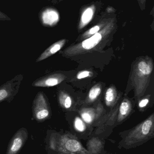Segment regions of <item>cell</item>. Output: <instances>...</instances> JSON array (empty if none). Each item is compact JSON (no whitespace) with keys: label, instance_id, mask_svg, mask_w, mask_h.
Segmentation results:
<instances>
[{"label":"cell","instance_id":"cell-2","mask_svg":"<svg viewBox=\"0 0 154 154\" xmlns=\"http://www.w3.org/2000/svg\"><path fill=\"white\" fill-rule=\"evenodd\" d=\"M153 69V63L150 58L140 59L135 64L131 80L137 97H139L144 94L149 84Z\"/></svg>","mask_w":154,"mask_h":154},{"label":"cell","instance_id":"cell-15","mask_svg":"<svg viewBox=\"0 0 154 154\" xmlns=\"http://www.w3.org/2000/svg\"><path fill=\"white\" fill-rule=\"evenodd\" d=\"M73 126L75 131L80 134V138H81V134L86 131V126L83 120L79 117H76L74 119Z\"/></svg>","mask_w":154,"mask_h":154},{"label":"cell","instance_id":"cell-3","mask_svg":"<svg viewBox=\"0 0 154 154\" xmlns=\"http://www.w3.org/2000/svg\"><path fill=\"white\" fill-rule=\"evenodd\" d=\"M50 146L52 150H58L60 154H91L84 148L74 135L66 133L51 137Z\"/></svg>","mask_w":154,"mask_h":154},{"label":"cell","instance_id":"cell-21","mask_svg":"<svg viewBox=\"0 0 154 154\" xmlns=\"http://www.w3.org/2000/svg\"><path fill=\"white\" fill-rule=\"evenodd\" d=\"M10 20L7 16H6L5 14H4L0 12V20Z\"/></svg>","mask_w":154,"mask_h":154},{"label":"cell","instance_id":"cell-17","mask_svg":"<svg viewBox=\"0 0 154 154\" xmlns=\"http://www.w3.org/2000/svg\"><path fill=\"white\" fill-rule=\"evenodd\" d=\"M93 14V10L91 8H88L84 12L81 19V21L82 23L81 27H83L84 25H86L90 21V20L92 19Z\"/></svg>","mask_w":154,"mask_h":154},{"label":"cell","instance_id":"cell-13","mask_svg":"<svg viewBox=\"0 0 154 154\" xmlns=\"http://www.w3.org/2000/svg\"><path fill=\"white\" fill-rule=\"evenodd\" d=\"M58 100L60 105L63 108L68 109L72 106V100L71 97L64 91H60L59 93Z\"/></svg>","mask_w":154,"mask_h":154},{"label":"cell","instance_id":"cell-7","mask_svg":"<svg viewBox=\"0 0 154 154\" xmlns=\"http://www.w3.org/2000/svg\"><path fill=\"white\" fill-rule=\"evenodd\" d=\"M28 137V133L25 128H21L11 140L6 154H17L21 149Z\"/></svg>","mask_w":154,"mask_h":154},{"label":"cell","instance_id":"cell-10","mask_svg":"<svg viewBox=\"0 0 154 154\" xmlns=\"http://www.w3.org/2000/svg\"><path fill=\"white\" fill-rule=\"evenodd\" d=\"M132 110V105L131 102L127 99L122 101L119 109V114L118 117V121L121 122L124 120Z\"/></svg>","mask_w":154,"mask_h":154},{"label":"cell","instance_id":"cell-12","mask_svg":"<svg viewBox=\"0 0 154 154\" xmlns=\"http://www.w3.org/2000/svg\"><path fill=\"white\" fill-rule=\"evenodd\" d=\"M117 92L115 88L110 87L107 90L105 95V101L108 106H112L116 100Z\"/></svg>","mask_w":154,"mask_h":154},{"label":"cell","instance_id":"cell-4","mask_svg":"<svg viewBox=\"0 0 154 154\" xmlns=\"http://www.w3.org/2000/svg\"><path fill=\"white\" fill-rule=\"evenodd\" d=\"M32 108L33 117L38 121H44L50 116L48 100L42 92H39L36 95Z\"/></svg>","mask_w":154,"mask_h":154},{"label":"cell","instance_id":"cell-6","mask_svg":"<svg viewBox=\"0 0 154 154\" xmlns=\"http://www.w3.org/2000/svg\"><path fill=\"white\" fill-rule=\"evenodd\" d=\"M66 78V76L61 73L50 74L37 79L32 83V86L41 88L53 87L61 83Z\"/></svg>","mask_w":154,"mask_h":154},{"label":"cell","instance_id":"cell-19","mask_svg":"<svg viewBox=\"0 0 154 154\" xmlns=\"http://www.w3.org/2000/svg\"><path fill=\"white\" fill-rule=\"evenodd\" d=\"M100 27L99 26H95L93 28H91L88 32L87 33L88 36H90V35H94L96 33H97L99 31V30Z\"/></svg>","mask_w":154,"mask_h":154},{"label":"cell","instance_id":"cell-9","mask_svg":"<svg viewBox=\"0 0 154 154\" xmlns=\"http://www.w3.org/2000/svg\"><path fill=\"white\" fill-rule=\"evenodd\" d=\"M87 147L90 154H100L104 150V143L99 137H95L88 141Z\"/></svg>","mask_w":154,"mask_h":154},{"label":"cell","instance_id":"cell-14","mask_svg":"<svg viewBox=\"0 0 154 154\" xmlns=\"http://www.w3.org/2000/svg\"><path fill=\"white\" fill-rule=\"evenodd\" d=\"M80 116L85 123L90 125L94 121L96 118V114L94 109H86L80 112Z\"/></svg>","mask_w":154,"mask_h":154},{"label":"cell","instance_id":"cell-22","mask_svg":"<svg viewBox=\"0 0 154 154\" xmlns=\"http://www.w3.org/2000/svg\"><path fill=\"white\" fill-rule=\"evenodd\" d=\"M71 154H75L72 153Z\"/></svg>","mask_w":154,"mask_h":154},{"label":"cell","instance_id":"cell-8","mask_svg":"<svg viewBox=\"0 0 154 154\" xmlns=\"http://www.w3.org/2000/svg\"><path fill=\"white\" fill-rule=\"evenodd\" d=\"M65 43L66 40L63 39L59 41L52 44L40 55L39 57L36 60V62L38 63L54 55L63 48Z\"/></svg>","mask_w":154,"mask_h":154},{"label":"cell","instance_id":"cell-11","mask_svg":"<svg viewBox=\"0 0 154 154\" xmlns=\"http://www.w3.org/2000/svg\"><path fill=\"white\" fill-rule=\"evenodd\" d=\"M42 20L44 24L52 25L58 21V15L55 11L47 10L42 14Z\"/></svg>","mask_w":154,"mask_h":154},{"label":"cell","instance_id":"cell-1","mask_svg":"<svg viewBox=\"0 0 154 154\" xmlns=\"http://www.w3.org/2000/svg\"><path fill=\"white\" fill-rule=\"evenodd\" d=\"M118 148L130 149L145 143L154 137V116L152 114L132 129L121 132Z\"/></svg>","mask_w":154,"mask_h":154},{"label":"cell","instance_id":"cell-5","mask_svg":"<svg viewBox=\"0 0 154 154\" xmlns=\"http://www.w3.org/2000/svg\"><path fill=\"white\" fill-rule=\"evenodd\" d=\"M23 79L22 75H18L0 87V103L13 99L19 91Z\"/></svg>","mask_w":154,"mask_h":154},{"label":"cell","instance_id":"cell-16","mask_svg":"<svg viewBox=\"0 0 154 154\" xmlns=\"http://www.w3.org/2000/svg\"><path fill=\"white\" fill-rule=\"evenodd\" d=\"M101 92V87L100 85L97 84L91 88L89 92L88 99L90 101H94L100 95Z\"/></svg>","mask_w":154,"mask_h":154},{"label":"cell","instance_id":"cell-18","mask_svg":"<svg viewBox=\"0 0 154 154\" xmlns=\"http://www.w3.org/2000/svg\"><path fill=\"white\" fill-rule=\"evenodd\" d=\"M93 75V73L87 70H83L79 72L77 75V78L78 79H81L84 78L91 77Z\"/></svg>","mask_w":154,"mask_h":154},{"label":"cell","instance_id":"cell-20","mask_svg":"<svg viewBox=\"0 0 154 154\" xmlns=\"http://www.w3.org/2000/svg\"><path fill=\"white\" fill-rule=\"evenodd\" d=\"M149 99L146 98L143 99L142 100L139 101V104H138V106L140 108H143L145 107L146 106L148 103H149Z\"/></svg>","mask_w":154,"mask_h":154}]
</instances>
